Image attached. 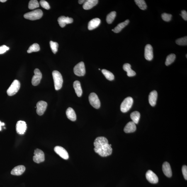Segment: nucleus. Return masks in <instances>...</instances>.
<instances>
[{"label":"nucleus","mask_w":187,"mask_h":187,"mask_svg":"<svg viewBox=\"0 0 187 187\" xmlns=\"http://www.w3.org/2000/svg\"><path fill=\"white\" fill-rule=\"evenodd\" d=\"M94 144L95 146V152L100 156L105 157L111 155L112 149L108 144V139L106 138L103 137L97 138Z\"/></svg>","instance_id":"obj_1"},{"label":"nucleus","mask_w":187,"mask_h":187,"mask_svg":"<svg viewBox=\"0 0 187 187\" xmlns=\"http://www.w3.org/2000/svg\"><path fill=\"white\" fill-rule=\"evenodd\" d=\"M52 76L55 89L57 91L60 89L62 87L63 83L62 75L58 71L54 70L52 72Z\"/></svg>","instance_id":"obj_2"},{"label":"nucleus","mask_w":187,"mask_h":187,"mask_svg":"<svg viewBox=\"0 0 187 187\" xmlns=\"http://www.w3.org/2000/svg\"><path fill=\"white\" fill-rule=\"evenodd\" d=\"M43 13L41 10L37 9L27 13L24 15V17L26 19L34 21L40 19L43 16Z\"/></svg>","instance_id":"obj_3"},{"label":"nucleus","mask_w":187,"mask_h":187,"mask_svg":"<svg viewBox=\"0 0 187 187\" xmlns=\"http://www.w3.org/2000/svg\"><path fill=\"white\" fill-rule=\"evenodd\" d=\"M133 103V100L131 97L125 98L121 103L120 109L123 113H125L130 110Z\"/></svg>","instance_id":"obj_4"},{"label":"nucleus","mask_w":187,"mask_h":187,"mask_svg":"<svg viewBox=\"0 0 187 187\" xmlns=\"http://www.w3.org/2000/svg\"><path fill=\"white\" fill-rule=\"evenodd\" d=\"M20 85V81L15 80L7 91L8 96H12L16 94L19 90Z\"/></svg>","instance_id":"obj_5"},{"label":"nucleus","mask_w":187,"mask_h":187,"mask_svg":"<svg viewBox=\"0 0 187 187\" xmlns=\"http://www.w3.org/2000/svg\"><path fill=\"white\" fill-rule=\"evenodd\" d=\"M89 100L90 104L94 108L96 109L100 108L101 103L97 95L94 93L90 94L89 96Z\"/></svg>","instance_id":"obj_6"},{"label":"nucleus","mask_w":187,"mask_h":187,"mask_svg":"<svg viewBox=\"0 0 187 187\" xmlns=\"http://www.w3.org/2000/svg\"><path fill=\"white\" fill-rule=\"evenodd\" d=\"M74 74L77 76H84L86 73L85 68L84 62H81L75 66L74 68Z\"/></svg>","instance_id":"obj_7"},{"label":"nucleus","mask_w":187,"mask_h":187,"mask_svg":"<svg viewBox=\"0 0 187 187\" xmlns=\"http://www.w3.org/2000/svg\"><path fill=\"white\" fill-rule=\"evenodd\" d=\"M33 160L34 162L37 163H40L45 161V154L41 150L37 149L34 152Z\"/></svg>","instance_id":"obj_8"},{"label":"nucleus","mask_w":187,"mask_h":187,"mask_svg":"<svg viewBox=\"0 0 187 187\" xmlns=\"http://www.w3.org/2000/svg\"><path fill=\"white\" fill-rule=\"evenodd\" d=\"M35 75L32 79V84L33 86H36L39 84L42 78V74L39 69H36L34 70Z\"/></svg>","instance_id":"obj_9"},{"label":"nucleus","mask_w":187,"mask_h":187,"mask_svg":"<svg viewBox=\"0 0 187 187\" xmlns=\"http://www.w3.org/2000/svg\"><path fill=\"white\" fill-rule=\"evenodd\" d=\"M54 150L63 159L67 160L69 159V154L67 151L61 146H57L54 148Z\"/></svg>","instance_id":"obj_10"},{"label":"nucleus","mask_w":187,"mask_h":187,"mask_svg":"<svg viewBox=\"0 0 187 187\" xmlns=\"http://www.w3.org/2000/svg\"><path fill=\"white\" fill-rule=\"evenodd\" d=\"M27 129V125L24 121H19L17 122L16 130L17 133L20 135H23L25 133Z\"/></svg>","instance_id":"obj_11"},{"label":"nucleus","mask_w":187,"mask_h":187,"mask_svg":"<svg viewBox=\"0 0 187 187\" xmlns=\"http://www.w3.org/2000/svg\"><path fill=\"white\" fill-rule=\"evenodd\" d=\"M47 103L44 101H40L37 103V113L39 115H42L46 110Z\"/></svg>","instance_id":"obj_12"},{"label":"nucleus","mask_w":187,"mask_h":187,"mask_svg":"<svg viewBox=\"0 0 187 187\" xmlns=\"http://www.w3.org/2000/svg\"><path fill=\"white\" fill-rule=\"evenodd\" d=\"M153 52L152 46L148 44L146 46L144 49V57L146 60L151 61L153 58Z\"/></svg>","instance_id":"obj_13"},{"label":"nucleus","mask_w":187,"mask_h":187,"mask_svg":"<svg viewBox=\"0 0 187 187\" xmlns=\"http://www.w3.org/2000/svg\"><path fill=\"white\" fill-rule=\"evenodd\" d=\"M146 178L150 183H157L159 182V178L155 173L151 170L148 171L146 173Z\"/></svg>","instance_id":"obj_14"},{"label":"nucleus","mask_w":187,"mask_h":187,"mask_svg":"<svg viewBox=\"0 0 187 187\" xmlns=\"http://www.w3.org/2000/svg\"><path fill=\"white\" fill-rule=\"evenodd\" d=\"M58 21L60 27L64 28L66 24L72 23L73 19L72 18H70L68 17L61 16L58 18Z\"/></svg>","instance_id":"obj_15"},{"label":"nucleus","mask_w":187,"mask_h":187,"mask_svg":"<svg viewBox=\"0 0 187 187\" xmlns=\"http://www.w3.org/2000/svg\"><path fill=\"white\" fill-rule=\"evenodd\" d=\"M162 169L163 173L168 178H171L172 176V173L171 167L169 163L165 162L163 165Z\"/></svg>","instance_id":"obj_16"},{"label":"nucleus","mask_w":187,"mask_h":187,"mask_svg":"<svg viewBox=\"0 0 187 187\" xmlns=\"http://www.w3.org/2000/svg\"><path fill=\"white\" fill-rule=\"evenodd\" d=\"M25 170V167L24 166L19 165L15 167L12 170L11 174L14 175H20L24 173Z\"/></svg>","instance_id":"obj_17"},{"label":"nucleus","mask_w":187,"mask_h":187,"mask_svg":"<svg viewBox=\"0 0 187 187\" xmlns=\"http://www.w3.org/2000/svg\"><path fill=\"white\" fill-rule=\"evenodd\" d=\"M158 97L157 91H153L150 93L149 96V101L150 104L152 106H154L156 104Z\"/></svg>","instance_id":"obj_18"},{"label":"nucleus","mask_w":187,"mask_h":187,"mask_svg":"<svg viewBox=\"0 0 187 187\" xmlns=\"http://www.w3.org/2000/svg\"><path fill=\"white\" fill-rule=\"evenodd\" d=\"M101 23V20L96 18L93 19L89 22L88 24V28L89 30L94 29L99 26Z\"/></svg>","instance_id":"obj_19"},{"label":"nucleus","mask_w":187,"mask_h":187,"mask_svg":"<svg viewBox=\"0 0 187 187\" xmlns=\"http://www.w3.org/2000/svg\"><path fill=\"white\" fill-rule=\"evenodd\" d=\"M136 129V124L133 122L130 121L125 125L124 131L125 133H130L135 132Z\"/></svg>","instance_id":"obj_20"},{"label":"nucleus","mask_w":187,"mask_h":187,"mask_svg":"<svg viewBox=\"0 0 187 187\" xmlns=\"http://www.w3.org/2000/svg\"><path fill=\"white\" fill-rule=\"evenodd\" d=\"M98 0H87L84 3L83 8L85 10L91 9L98 4Z\"/></svg>","instance_id":"obj_21"},{"label":"nucleus","mask_w":187,"mask_h":187,"mask_svg":"<svg viewBox=\"0 0 187 187\" xmlns=\"http://www.w3.org/2000/svg\"><path fill=\"white\" fill-rule=\"evenodd\" d=\"M73 86L77 96L79 97H81L82 95L83 91L80 82L78 81H74L73 84Z\"/></svg>","instance_id":"obj_22"},{"label":"nucleus","mask_w":187,"mask_h":187,"mask_svg":"<svg viewBox=\"0 0 187 187\" xmlns=\"http://www.w3.org/2000/svg\"><path fill=\"white\" fill-rule=\"evenodd\" d=\"M66 114L68 119L71 121H75L76 120V115L75 112L73 108H68L66 112Z\"/></svg>","instance_id":"obj_23"},{"label":"nucleus","mask_w":187,"mask_h":187,"mask_svg":"<svg viewBox=\"0 0 187 187\" xmlns=\"http://www.w3.org/2000/svg\"><path fill=\"white\" fill-rule=\"evenodd\" d=\"M123 69L124 70L127 72V75L129 77H133L136 75L135 71L132 70L131 68V65L130 64L127 63L124 64Z\"/></svg>","instance_id":"obj_24"},{"label":"nucleus","mask_w":187,"mask_h":187,"mask_svg":"<svg viewBox=\"0 0 187 187\" xmlns=\"http://www.w3.org/2000/svg\"><path fill=\"white\" fill-rule=\"evenodd\" d=\"M129 20H126L125 22L119 24L117 26L115 27V28L114 29L113 32L115 33H118L120 32L121 30L123 29L129 23Z\"/></svg>","instance_id":"obj_25"},{"label":"nucleus","mask_w":187,"mask_h":187,"mask_svg":"<svg viewBox=\"0 0 187 187\" xmlns=\"http://www.w3.org/2000/svg\"><path fill=\"white\" fill-rule=\"evenodd\" d=\"M140 117V113L138 111L132 112L130 115V117L132 120V122H133L135 124H137L138 123Z\"/></svg>","instance_id":"obj_26"},{"label":"nucleus","mask_w":187,"mask_h":187,"mask_svg":"<svg viewBox=\"0 0 187 187\" xmlns=\"http://www.w3.org/2000/svg\"><path fill=\"white\" fill-rule=\"evenodd\" d=\"M102 72L103 74L104 75L105 77L108 80L111 81L114 79V75L110 71L107 70L103 69L102 70Z\"/></svg>","instance_id":"obj_27"},{"label":"nucleus","mask_w":187,"mask_h":187,"mask_svg":"<svg viewBox=\"0 0 187 187\" xmlns=\"http://www.w3.org/2000/svg\"><path fill=\"white\" fill-rule=\"evenodd\" d=\"M116 16V12L115 11L111 12L107 15L106 21L107 23L110 24L113 22Z\"/></svg>","instance_id":"obj_28"},{"label":"nucleus","mask_w":187,"mask_h":187,"mask_svg":"<svg viewBox=\"0 0 187 187\" xmlns=\"http://www.w3.org/2000/svg\"><path fill=\"white\" fill-rule=\"evenodd\" d=\"M40 49L39 45L38 44L35 43L29 47L27 52L28 53H31L32 52H37L40 51Z\"/></svg>","instance_id":"obj_29"},{"label":"nucleus","mask_w":187,"mask_h":187,"mask_svg":"<svg viewBox=\"0 0 187 187\" xmlns=\"http://www.w3.org/2000/svg\"><path fill=\"white\" fill-rule=\"evenodd\" d=\"M176 59V55L174 54H171L168 55L166 59L165 64L169 66L174 62Z\"/></svg>","instance_id":"obj_30"},{"label":"nucleus","mask_w":187,"mask_h":187,"mask_svg":"<svg viewBox=\"0 0 187 187\" xmlns=\"http://www.w3.org/2000/svg\"><path fill=\"white\" fill-rule=\"evenodd\" d=\"M135 1L140 9L144 10L147 9V5L144 0H135Z\"/></svg>","instance_id":"obj_31"},{"label":"nucleus","mask_w":187,"mask_h":187,"mask_svg":"<svg viewBox=\"0 0 187 187\" xmlns=\"http://www.w3.org/2000/svg\"><path fill=\"white\" fill-rule=\"evenodd\" d=\"M39 6V4L37 0H31L28 4V8L30 9H34L38 8Z\"/></svg>","instance_id":"obj_32"},{"label":"nucleus","mask_w":187,"mask_h":187,"mask_svg":"<svg viewBox=\"0 0 187 187\" xmlns=\"http://www.w3.org/2000/svg\"><path fill=\"white\" fill-rule=\"evenodd\" d=\"M177 45H187V36L178 39L176 41Z\"/></svg>","instance_id":"obj_33"},{"label":"nucleus","mask_w":187,"mask_h":187,"mask_svg":"<svg viewBox=\"0 0 187 187\" xmlns=\"http://www.w3.org/2000/svg\"><path fill=\"white\" fill-rule=\"evenodd\" d=\"M50 44L51 49L54 54H56L58 51V44L56 42L50 41Z\"/></svg>","instance_id":"obj_34"},{"label":"nucleus","mask_w":187,"mask_h":187,"mask_svg":"<svg viewBox=\"0 0 187 187\" xmlns=\"http://www.w3.org/2000/svg\"><path fill=\"white\" fill-rule=\"evenodd\" d=\"M172 16V15L171 14L166 13H163L161 15V18H162L163 20L166 22L171 21Z\"/></svg>","instance_id":"obj_35"},{"label":"nucleus","mask_w":187,"mask_h":187,"mask_svg":"<svg viewBox=\"0 0 187 187\" xmlns=\"http://www.w3.org/2000/svg\"><path fill=\"white\" fill-rule=\"evenodd\" d=\"M41 5L42 7L45 8V9L48 10L50 9V7L49 3L47 1H44V0H41L40 2Z\"/></svg>","instance_id":"obj_36"},{"label":"nucleus","mask_w":187,"mask_h":187,"mask_svg":"<svg viewBox=\"0 0 187 187\" xmlns=\"http://www.w3.org/2000/svg\"><path fill=\"white\" fill-rule=\"evenodd\" d=\"M9 48L5 45H3L0 46V54H2L9 50Z\"/></svg>","instance_id":"obj_37"},{"label":"nucleus","mask_w":187,"mask_h":187,"mask_svg":"<svg viewBox=\"0 0 187 187\" xmlns=\"http://www.w3.org/2000/svg\"><path fill=\"white\" fill-rule=\"evenodd\" d=\"M182 171L185 180H187V167L186 165H184L182 168Z\"/></svg>","instance_id":"obj_38"},{"label":"nucleus","mask_w":187,"mask_h":187,"mask_svg":"<svg viewBox=\"0 0 187 187\" xmlns=\"http://www.w3.org/2000/svg\"><path fill=\"white\" fill-rule=\"evenodd\" d=\"M180 15L182 17L183 19L186 21L187 20V12L185 10H182L181 11V14H180Z\"/></svg>","instance_id":"obj_39"},{"label":"nucleus","mask_w":187,"mask_h":187,"mask_svg":"<svg viewBox=\"0 0 187 187\" xmlns=\"http://www.w3.org/2000/svg\"><path fill=\"white\" fill-rule=\"evenodd\" d=\"M5 124L4 122H1V121H0V131L1 130V126H2L5 125Z\"/></svg>","instance_id":"obj_40"},{"label":"nucleus","mask_w":187,"mask_h":187,"mask_svg":"<svg viewBox=\"0 0 187 187\" xmlns=\"http://www.w3.org/2000/svg\"><path fill=\"white\" fill-rule=\"evenodd\" d=\"M85 1V0H80V1H79V3L80 4H81L83 3H84Z\"/></svg>","instance_id":"obj_41"},{"label":"nucleus","mask_w":187,"mask_h":187,"mask_svg":"<svg viewBox=\"0 0 187 187\" xmlns=\"http://www.w3.org/2000/svg\"><path fill=\"white\" fill-rule=\"evenodd\" d=\"M6 1V0H0V1H1V2L2 3L5 2Z\"/></svg>","instance_id":"obj_42"},{"label":"nucleus","mask_w":187,"mask_h":187,"mask_svg":"<svg viewBox=\"0 0 187 187\" xmlns=\"http://www.w3.org/2000/svg\"><path fill=\"white\" fill-rule=\"evenodd\" d=\"M186 58H187V54H186Z\"/></svg>","instance_id":"obj_43"},{"label":"nucleus","mask_w":187,"mask_h":187,"mask_svg":"<svg viewBox=\"0 0 187 187\" xmlns=\"http://www.w3.org/2000/svg\"><path fill=\"white\" fill-rule=\"evenodd\" d=\"M113 30H114L113 29H112V31H113Z\"/></svg>","instance_id":"obj_44"}]
</instances>
